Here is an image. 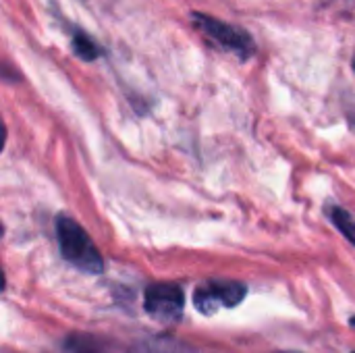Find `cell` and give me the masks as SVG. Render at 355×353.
<instances>
[{
    "label": "cell",
    "instance_id": "cell-1",
    "mask_svg": "<svg viewBox=\"0 0 355 353\" xmlns=\"http://www.w3.org/2000/svg\"><path fill=\"white\" fill-rule=\"evenodd\" d=\"M56 237H58V246L67 262L92 275H98L104 270L102 256L96 250L94 241L83 231V227H79L71 216L60 214L56 218Z\"/></svg>",
    "mask_w": 355,
    "mask_h": 353
},
{
    "label": "cell",
    "instance_id": "cell-2",
    "mask_svg": "<svg viewBox=\"0 0 355 353\" xmlns=\"http://www.w3.org/2000/svg\"><path fill=\"white\" fill-rule=\"evenodd\" d=\"M191 21L204 33V37H208L218 48L237 54L241 60H248L250 56H254L256 42L245 29H241L237 25H231V23H227L223 19L204 15V12H193Z\"/></svg>",
    "mask_w": 355,
    "mask_h": 353
},
{
    "label": "cell",
    "instance_id": "cell-3",
    "mask_svg": "<svg viewBox=\"0 0 355 353\" xmlns=\"http://www.w3.org/2000/svg\"><path fill=\"white\" fill-rule=\"evenodd\" d=\"M245 298V287L235 281H212L196 291V308L212 314L216 308H233Z\"/></svg>",
    "mask_w": 355,
    "mask_h": 353
},
{
    "label": "cell",
    "instance_id": "cell-4",
    "mask_svg": "<svg viewBox=\"0 0 355 353\" xmlns=\"http://www.w3.org/2000/svg\"><path fill=\"white\" fill-rule=\"evenodd\" d=\"M146 310L162 322H173L183 312V291L173 283L150 285L146 291Z\"/></svg>",
    "mask_w": 355,
    "mask_h": 353
},
{
    "label": "cell",
    "instance_id": "cell-5",
    "mask_svg": "<svg viewBox=\"0 0 355 353\" xmlns=\"http://www.w3.org/2000/svg\"><path fill=\"white\" fill-rule=\"evenodd\" d=\"M71 48H73V52L79 56V58H83V60H96L98 56H102V48L87 35V33H83V31H77L75 35H73V40H71Z\"/></svg>",
    "mask_w": 355,
    "mask_h": 353
},
{
    "label": "cell",
    "instance_id": "cell-6",
    "mask_svg": "<svg viewBox=\"0 0 355 353\" xmlns=\"http://www.w3.org/2000/svg\"><path fill=\"white\" fill-rule=\"evenodd\" d=\"M329 216L333 221V225L345 235V239H349V243L355 246V218L347 212L343 210L341 206H331L329 208Z\"/></svg>",
    "mask_w": 355,
    "mask_h": 353
},
{
    "label": "cell",
    "instance_id": "cell-7",
    "mask_svg": "<svg viewBox=\"0 0 355 353\" xmlns=\"http://www.w3.org/2000/svg\"><path fill=\"white\" fill-rule=\"evenodd\" d=\"M352 325H354V327H355V318H354V320H352Z\"/></svg>",
    "mask_w": 355,
    "mask_h": 353
},
{
    "label": "cell",
    "instance_id": "cell-8",
    "mask_svg": "<svg viewBox=\"0 0 355 353\" xmlns=\"http://www.w3.org/2000/svg\"><path fill=\"white\" fill-rule=\"evenodd\" d=\"M354 71H355V56H354Z\"/></svg>",
    "mask_w": 355,
    "mask_h": 353
}]
</instances>
